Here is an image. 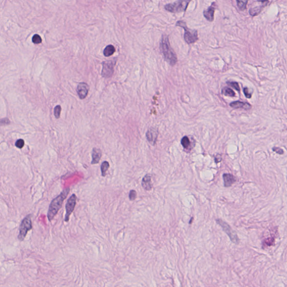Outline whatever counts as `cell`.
I'll return each instance as SVG.
<instances>
[{"instance_id": "30", "label": "cell", "mask_w": 287, "mask_h": 287, "mask_svg": "<svg viewBox=\"0 0 287 287\" xmlns=\"http://www.w3.org/2000/svg\"><path fill=\"white\" fill-rule=\"evenodd\" d=\"M273 150L274 152H276L278 154H283L284 153V152L282 149H281V148H277V147H274L273 148Z\"/></svg>"}, {"instance_id": "24", "label": "cell", "mask_w": 287, "mask_h": 287, "mask_svg": "<svg viewBox=\"0 0 287 287\" xmlns=\"http://www.w3.org/2000/svg\"><path fill=\"white\" fill-rule=\"evenodd\" d=\"M129 197L130 201H134L137 198V192L135 190H131L129 193Z\"/></svg>"}, {"instance_id": "12", "label": "cell", "mask_w": 287, "mask_h": 287, "mask_svg": "<svg viewBox=\"0 0 287 287\" xmlns=\"http://www.w3.org/2000/svg\"><path fill=\"white\" fill-rule=\"evenodd\" d=\"M223 178L225 187H230L236 181V179L234 176L229 173H225L223 175Z\"/></svg>"}, {"instance_id": "27", "label": "cell", "mask_w": 287, "mask_h": 287, "mask_svg": "<svg viewBox=\"0 0 287 287\" xmlns=\"http://www.w3.org/2000/svg\"><path fill=\"white\" fill-rule=\"evenodd\" d=\"M24 145V141L23 139H19L15 142V146L18 148L21 149L23 148Z\"/></svg>"}, {"instance_id": "2", "label": "cell", "mask_w": 287, "mask_h": 287, "mask_svg": "<svg viewBox=\"0 0 287 287\" xmlns=\"http://www.w3.org/2000/svg\"><path fill=\"white\" fill-rule=\"evenodd\" d=\"M160 49L165 61L171 66H174L177 61V57L170 46L168 37L163 36L160 43Z\"/></svg>"}, {"instance_id": "7", "label": "cell", "mask_w": 287, "mask_h": 287, "mask_svg": "<svg viewBox=\"0 0 287 287\" xmlns=\"http://www.w3.org/2000/svg\"><path fill=\"white\" fill-rule=\"evenodd\" d=\"M116 61V59H114L112 60L103 62V69L101 73L102 77L104 78H109L112 76Z\"/></svg>"}, {"instance_id": "22", "label": "cell", "mask_w": 287, "mask_h": 287, "mask_svg": "<svg viewBox=\"0 0 287 287\" xmlns=\"http://www.w3.org/2000/svg\"><path fill=\"white\" fill-rule=\"evenodd\" d=\"M61 112V107L59 105L56 106L54 108V115L56 119H59L60 117V114Z\"/></svg>"}, {"instance_id": "13", "label": "cell", "mask_w": 287, "mask_h": 287, "mask_svg": "<svg viewBox=\"0 0 287 287\" xmlns=\"http://www.w3.org/2000/svg\"><path fill=\"white\" fill-rule=\"evenodd\" d=\"M92 160L91 162L92 164H98L100 161L102 157V151L100 149L96 148H94L92 150Z\"/></svg>"}, {"instance_id": "19", "label": "cell", "mask_w": 287, "mask_h": 287, "mask_svg": "<svg viewBox=\"0 0 287 287\" xmlns=\"http://www.w3.org/2000/svg\"><path fill=\"white\" fill-rule=\"evenodd\" d=\"M181 144L182 146L186 149H188L190 145H191V142L190 140L188 139L187 136H184L181 140Z\"/></svg>"}, {"instance_id": "10", "label": "cell", "mask_w": 287, "mask_h": 287, "mask_svg": "<svg viewBox=\"0 0 287 287\" xmlns=\"http://www.w3.org/2000/svg\"><path fill=\"white\" fill-rule=\"evenodd\" d=\"M158 129H155L154 127L150 128L146 133V139L149 143H150L153 145H155L157 139L158 138Z\"/></svg>"}, {"instance_id": "4", "label": "cell", "mask_w": 287, "mask_h": 287, "mask_svg": "<svg viewBox=\"0 0 287 287\" xmlns=\"http://www.w3.org/2000/svg\"><path fill=\"white\" fill-rule=\"evenodd\" d=\"M190 0H178L173 3H169L165 5V9L172 13H178L185 11Z\"/></svg>"}, {"instance_id": "23", "label": "cell", "mask_w": 287, "mask_h": 287, "mask_svg": "<svg viewBox=\"0 0 287 287\" xmlns=\"http://www.w3.org/2000/svg\"><path fill=\"white\" fill-rule=\"evenodd\" d=\"M261 11V7H256L254 9H251L250 10V13L252 16H255L256 15H258V13H260Z\"/></svg>"}, {"instance_id": "6", "label": "cell", "mask_w": 287, "mask_h": 287, "mask_svg": "<svg viewBox=\"0 0 287 287\" xmlns=\"http://www.w3.org/2000/svg\"><path fill=\"white\" fill-rule=\"evenodd\" d=\"M216 221H217V223H218V225H219L220 226H221V228H223V230L225 231V232L226 233V234L228 235V237H229L231 241L233 243H234V244H239L240 240H239V238L238 237L237 233L234 230H233L231 227L227 223L223 221L221 219H217Z\"/></svg>"}, {"instance_id": "9", "label": "cell", "mask_w": 287, "mask_h": 287, "mask_svg": "<svg viewBox=\"0 0 287 287\" xmlns=\"http://www.w3.org/2000/svg\"><path fill=\"white\" fill-rule=\"evenodd\" d=\"M89 85L85 83H80L77 85L76 92L80 99H85L89 92Z\"/></svg>"}, {"instance_id": "14", "label": "cell", "mask_w": 287, "mask_h": 287, "mask_svg": "<svg viewBox=\"0 0 287 287\" xmlns=\"http://www.w3.org/2000/svg\"><path fill=\"white\" fill-rule=\"evenodd\" d=\"M230 106L233 108H244L246 110L251 109V106L248 103L242 102L240 101H236L230 103Z\"/></svg>"}, {"instance_id": "15", "label": "cell", "mask_w": 287, "mask_h": 287, "mask_svg": "<svg viewBox=\"0 0 287 287\" xmlns=\"http://www.w3.org/2000/svg\"><path fill=\"white\" fill-rule=\"evenodd\" d=\"M215 8L214 7L210 6L208 8L207 10L204 11V15L205 17L209 21H213L214 19Z\"/></svg>"}, {"instance_id": "1", "label": "cell", "mask_w": 287, "mask_h": 287, "mask_svg": "<svg viewBox=\"0 0 287 287\" xmlns=\"http://www.w3.org/2000/svg\"><path fill=\"white\" fill-rule=\"evenodd\" d=\"M70 191V188L69 187L65 188L61 192V193L59 196H57L56 198H54L53 200L51 201L49 206L48 211L47 213V217L49 221H51L52 220H53V218L56 215L59 209L62 208L63 202L67 197Z\"/></svg>"}, {"instance_id": "16", "label": "cell", "mask_w": 287, "mask_h": 287, "mask_svg": "<svg viewBox=\"0 0 287 287\" xmlns=\"http://www.w3.org/2000/svg\"><path fill=\"white\" fill-rule=\"evenodd\" d=\"M115 47L113 45H108L106 47L103 51V54L104 56L109 57L112 56L115 52Z\"/></svg>"}, {"instance_id": "5", "label": "cell", "mask_w": 287, "mask_h": 287, "mask_svg": "<svg viewBox=\"0 0 287 287\" xmlns=\"http://www.w3.org/2000/svg\"><path fill=\"white\" fill-rule=\"evenodd\" d=\"M32 215H28L24 218L19 227V232L17 238L20 241H23L27 236V233L32 229Z\"/></svg>"}, {"instance_id": "25", "label": "cell", "mask_w": 287, "mask_h": 287, "mask_svg": "<svg viewBox=\"0 0 287 287\" xmlns=\"http://www.w3.org/2000/svg\"><path fill=\"white\" fill-rule=\"evenodd\" d=\"M32 41H33V43H35V44H40V43L42 42V38L39 35L36 34L33 36V38H32Z\"/></svg>"}, {"instance_id": "26", "label": "cell", "mask_w": 287, "mask_h": 287, "mask_svg": "<svg viewBox=\"0 0 287 287\" xmlns=\"http://www.w3.org/2000/svg\"><path fill=\"white\" fill-rule=\"evenodd\" d=\"M227 84L228 85L231 86V87L233 88L234 89H236V90H237L238 92L240 91V86H239V85L237 82H228V83H227Z\"/></svg>"}, {"instance_id": "8", "label": "cell", "mask_w": 287, "mask_h": 287, "mask_svg": "<svg viewBox=\"0 0 287 287\" xmlns=\"http://www.w3.org/2000/svg\"><path fill=\"white\" fill-rule=\"evenodd\" d=\"M76 199H77V197H76V195L73 194L70 197V198L68 199V200L66 202V205H65L66 214H65V217L64 219V221L66 222L69 221L70 216L72 214V213L75 209V206H76Z\"/></svg>"}, {"instance_id": "20", "label": "cell", "mask_w": 287, "mask_h": 287, "mask_svg": "<svg viewBox=\"0 0 287 287\" xmlns=\"http://www.w3.org/2000/svg\"><path fill=\"white\" fill-rule=\"evenodd\" d=\"M222 93L225 96H235V93L234 91L229 88H225L222 90Z\"/></svg>"}, {"instance_id": "31", "label": "cell", "mask_w": 287, "mask_h": 287, "mask_svg": "<svg viewBox=\"0 0 287 287\" xmlns=\"http://www.w3.org/2000/svg\"><path fill=\"white\" fill-rule=\"evenodd\" d=\"M221 156L219 155H217V157H215V162H216L217 163H219V162H221Z\"/></svg>"}, {"instance_id": "17", "label": "cell", "mask_w": 287, "mask_h": 287, "mask_svg": "<svg viewBox=\"0 0 287 287\" xmlns=\"http://www.w3.org/2000/svg\"><path fill=\"white\" fill-rule=\"evenodd\" d=\"M109 168V164L107 161H104L102 163L100 166V169L102 172V175L103 177H105L106 176V172L108 171Z\"/></svg>"}, {"instance_id": "32", "label": "cell", "mask_w": 287, "mask_h": 287, "mask_svg": "<svg viewBox=\"0 0 287 287\" xmlns=\"http://www.w3.org/2000/svg\"><path fill=\"white\" fill-rule=\"evenodd\" d=\"M257 1H259V2H265V1H266L267 0H257Z\"/></svg>"}, {"instance_id": "21", "label": "cell", "mask_w": 287, "mask_h": 287, "mask_svg": "<svg viewBox=\"0 0 287 287\" xmlns=\"http://www.w3.org/2000/svg\"><path fill=\"white\" fill-rule=\"evenodd\" d=\"M274 238L273 237L268 238L267 239L265 240L263 242V246L266 247L270 246L274 244Z\"/></svg>"}, {"instance_id": "29", "label": "cell", "mask_w": 287, "mask_h": 287, "mask_svg": "<svg viewBox=\"0 0 287 287\" xmlns=\"http://www.w3.org/2000/svg\"><path fill=\"white\" fill-rule=\"evenodd\" d=\"M244 94L246 96V98H251V94L250 93H249L248 92V89L247 88H245L244 89Z\"/></svg>"}, {"instance_id": "3", "label": "cell", "mask_w": 287, "mask_h": 287, "mask_svg": "<svg viewBox=\"0 0 287 287\" xmlns=\"http://www.w3.org/2000/svg\"><path fill=\"white\" fill-rule=\"evenodd\" d=\"M176 26L182 28L185 30L184 39L186 42L189 44L196 42L198 40V33L196 30L189 29L187 27L186 24L183 21H178L176 23Z\"/></svg>"}, {"instance_id": "18", "label": "cell", "mask_w": 287, "mask_h": 287, "mask_svg": "<svg viewBox=\"0 0 287 287\" xmlns=\"http://www.w3.org/2000/svg\"><path fill=\"white\" fill-rule=\"evenodd\" d=\"M248 1V0H237L238 8L242 11L245 10L247 7Z\"/></svg>"}, {"instance_id": "28", "label": "cell", "mask_w": 287, "mask_h": 287, "mask_svg": "<svg viewBox=\"0 0 287 287\" xmlns=\"http://www.w3.org/2000/svg\"><path fill=\"white\" fill-rule=\"evenodd\" d=\"M10 123V121L8 119H0V126L9 125Z\"/></svg>"}, {"instance_id": "11", "label": "cell", "mask_w": 287, "mask_h": 287, "mask_svg": "<svg viewBox=\"0 0 287 287\" xmlns=\"http://www.w3.org/2000/svg\"><path fill=\"white\" fill-rule=\"evenodd\" d=\"M142 188L146 191H150L152 190L153 185L152 184L151 176H150V175L147 174L143 177L142 181Z\"/></svg>"}]
</instances>
